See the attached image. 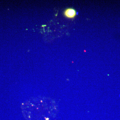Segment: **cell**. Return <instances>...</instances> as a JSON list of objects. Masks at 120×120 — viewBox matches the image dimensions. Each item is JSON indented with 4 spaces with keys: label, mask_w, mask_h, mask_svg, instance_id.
<instances>
[{
    "label": "cell",
    "mask_w": 120,
    "mask_h": 120,
    "mask_svg": "<svg viewBox=\"0 0 120 120\" xmlns=\"http://www.w3.org/2000/svg\"><path fill=\"white\" fill-rule=\"evenodd\" d=\"M65 15L68 18H73L76 15V12L72 9H68L65 12Z\"/></svg>",
    "instance_id": "cell-1"
}]
</instances>
